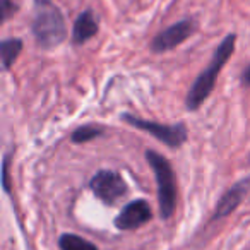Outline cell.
Returning <instances> with one entry per match:
<instances>
[{
	"mask_svg": "<svg viewBox=\"0 0 250 250\" xmlns=\"http://www.w3.org/2000/svg\"><path fill=\"white\" fill-rule=\"evenodd\" d=\"M98 19L94 16L93 11H84L83 14H79V18L74 22L72 29V43L74 45H84L87 40H91L93 36H96L98 33Z\"/></svg>",
	"mask_w": 250,
	"mask_h": 250,
	"instance_id": "9c48e42d",
	"label": "cell"
},
{
	"mask_svg": "<svg viewBox=\"0 0 250 250\" xmlns=\"http://www.w3.org/2000/svg\"><path fill=\"white\" fill-rule=\"evenodd\" d=\"M21 7V0H2V22L11 19Z\"/></svg>",
	"mask_w": 250,
	"mask_h": 250,
	"instance_id": "4fadbf2b",
	"label": "cell"
},
{
	"mask_svg": "<svg viewBox=\"0 0 250 250\" xmlns=\"http://www.w3.org/2000/svg\"><path fill=\"white\" fill-rule=\"evenodd\" d=\"M197 22L194 19H182V21L171 24L170 28L163 29L160 35H156L151 42V52L153 53H165L170 50L177 48L178 45L185 42L187 38H190L195 33Z\"/></svg>",
	"mask_w": 250,
	"mask_h": 250,
	"instance_id": "8992f818",
	"label": "cell"
},
{
	"mask_svg": "<svg viewBox=\"0 0 250 250\" xmlns=\"http://www.w3.org/2000/svg\"><path fill=\"white\" fill-rule=\"evenodd\" d=\"M250 187V178H242L240 182H236L233 187H229L225 192L221 199H219L218 206H216L214 212H212V221H219L223 218H228L236 208L243 202V199L247 197V192Z\"/></svg>",
	"mask_w": 250,
	"mask_h": 250,
	"instance_id": "ba28073f",
	"label": "cell"
},
{
	"mask_svg": "<svg viewBox=\"0 0 250 250\" xmlns=\"http://www.w3.org/2000/svg\"><path fill=\"white\" fill-rule=\"evenodd\" d=\"M124 120L129 125H132V127H136V129L154 136L158 141L167 144L171 149H178V147L187 143L188 130L184 124H160V122L154 120H144V118L134 117L130 113L124 115Z\"/></svg>",
	"mask_w": 250,
	"mask_h": 250,
	"instance_id": "277c9868",
	"label": "cell"
},
{
	"mask_svg": "<svg viewBox=\"0 0 250 250\" xmlns=\"http://www.w3.org/2000/svg\"><path fill=\"white\" fill-rule=\"evenodd\" d=\"M21 50H22V40L19 38L2 40V43H0V53H2V67H4V70H9L14 65Z\"/></svg>",
	"mask_w": 250,
	"mask_h": 250,
	"instance_id": "30bf717a",
	"label": "cell"
},
{
	"mask_svg": "<svg viewBox=\"0 0 250 250\" xmlns=\"http://www.w3.org/2000/svg\"><path fill=\"white\" fill-rule=\"evenodd\" d=\"M89 188L106 206H115L129 192V187L122 178V175L113 170L96 171L89 182Z\"/></svg>",
	"mask_w": 250,
	"mask_h": 250,
	"instance_id": "5b68a950",
	"label": "cell"
},
{
	"mask_svg": "<svg viewBox=\"0 0 250 250\" xmlns=\"http://www.w3.org/2000/svg\"><path fill=\"white\" fill-rule=\"evenodd\" d=\"M59 247L60 250H98L94 243L87 242L86 238L74 235V233H63L59 238Z\"/></svg>",
	"mask_w": 250,
	"mask_h": 250,
	"instance_id": "8fae6325",
	"label": "cell"
},
{
	"mask_svg": "<svg viewBox=\"0 0 250 250\" xmlns=\"http://www.w3.org/2000/svg\"><path fill=\"white\" fill-rule=\"evenodd\" d=\"M153 219L151 206L144 199H137L125 206L120 211V214L115 218V226L122 231H132Z\"/></svg>",
	"mask_w": 250,
	"mask_h": 250,
	"instance_id": "52a82bcc",
	"label": "cell"
},
{
	"mask_svg": "<svg viewBox=\"0 0 250 250\" xmlns=\"http://www.w3.org/2000/svg\"><path fill=\"white\" fill-rule=\"evenodd\" d=\"M146 160L156 177L158 184V202H160V216L161 219H170L175 214L178 199L177 188V175L173 171L171 163L160 154L158 151L147 149Z\"/></svg>",
	"mask_w": 250,
	"mask_h": 250,
	"instance_id": "3957f363",
	"label": "cell"
},
{
	"mask_svg": "<svg viewBox=\"0 0 250 250\" xmlns=\"http://www.w3.org/2000/svg\"><path fill=\"white\" fill-rule=\"evenodd\" d=\"M235 43H236V35H228L219 46L216 48L214 55H212L209 65L199 74L197 79L192 83L190 89L187 93V100H185V104H187L188 111H195L202 106L206 100L209 98V94L212 93L216 86V79H218L221 69L226 65V62L229 60V57L235 52Z\"/></svg>",
	"mask_w": 250,
	"mask_h": 250,
	"instance_id": "6da1fadb",
	"label": "cell"
},
{
	"mask_svg": "<svg viewBox=\"0 0 250 250\" xmlns=\"http://www.w3.org/2000/svg\"><path fill=\"white\" fill-rule=\"evenodd\" d=\"M33 35L38 46L45 50L55 48L67 38V26L63 14L52 0H35Z\"/></svg>",
	"mask_w": 250,
	"mask_h": 250,
	"instance_id": "7a4b0ae2",
	"label": "cell"
},
{
	"mask_svg": "<svg viewBox=\"0 0 250 250\" xmlns=\"http://www.w3.org/2000/svg\"><path fill=\"white\" fill-rule=\"evenodd\" d=\"M240 79H242V84H243V86H250V63L245 67V69H243L242 77H240Z\"/></svg>",
	"mask_w": 250,
	"mask_h": 250,
	"instance_id": "9a60e30c",
	"label": "cell"
},
{
	"mask_svg": "<svg viewBox=\"0 0 250 250\" xmlns=\"http://www.w3.org/2000/svg\"><path fill=\"white\" fill-rule=\"evenodd\" d=\"M2 184H4L5 192L11 190V187H9V156L7 154L4 156V163H2Z\"/></svg>",
	"mask_w": 250,
	"mask_h": 250,
	"instance_id": "5bb4252c",
	"label": "cell"
},
{
	"mask_svg": "<svg viewBox=\"0 0 250 250\" xmlns=\"http://www.w3.org/2000/svg\"><path fill=\"white\" fill-rule=\"evenodd\" d=\"M103 134H104V127L89 124V125H83V127L74 130L70 139L76 144H84V143H89V141L98 139V137H101Z\"/></svg>",
	"mask_w": 250,
	"mask_h": 250,
	"instance_id": "7c38bea8",
	"label": "cell"
}]
</instances>
